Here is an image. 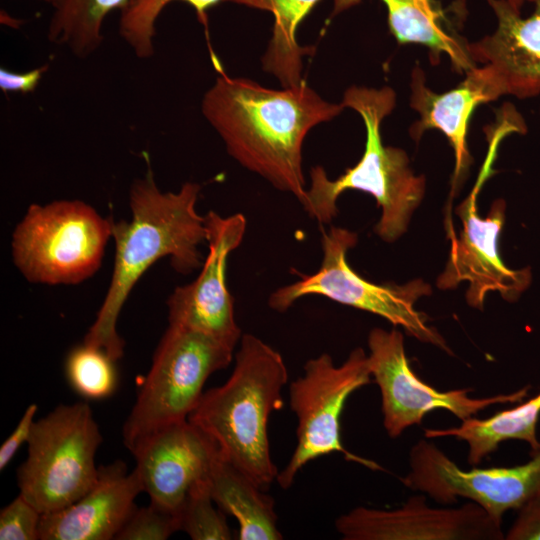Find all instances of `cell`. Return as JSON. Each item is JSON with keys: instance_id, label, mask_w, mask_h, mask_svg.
<instances>
[{"instance_id": "cell-22", "label": "cell", "mask_w": 540, "mask_h": 540, "mask_svg": "<svg viewBox=\"0 0 540 540\" xmlns=\"http://www.w3.org/2000/svg\"><path fill=\"white\" fill-rule=\"evenodd\" d=\"M319 0H224L272 13V37L262 57L265 71L275 76L282 87L303 83L302 58L311 53L296 40L299 24Z\"/></svg>"}, {"instance_id": "cell-30", "label": "cell", "mask_w": 540, "mask_h": 540, "mask_svg": "<svg viewBox=\"0 0 540 540\" xmlns=\"http://www.w3.org/2000/svg\"><path fill=\"white\" fill-rule=\"evenodd\" d=\"M38 411L37 404H30L17 426L12 433L5 439L0 447V470H4L9 462L13 459L18 449L23 443L28 442L31 435L32 427L35 422L34 418Z\"/></svg>"}, {"instance_id": "cell-6", "label": "cell", "mask_w": 540, "mask_h": 540, "mask_svg": "<svg viewBox=\"0 0 540 540\" xmlns=\"http://www.w3.org/2000/svg\"><path fill=\"white\" fill-rule=\"evenodd\" d=\"M234 349L206 333L169 324L123 424L127 449L160 428L188 420L207 379L231 363Z\"/></svg>"}, {"instance_id": "cell-9", "label": "cell", "mask_w": 540, "mask_h": 540, "mask_svg": "<svg viewBox=\"0 0 540 540\" xmlns=\"http://www.w3.org/2000/svg\"><path fill=\"white\" fill-rule=\"evenodd\" d=\"M371 382L368 355L356 348L341 365L323 353L309 359L304 374L290 384V408L296 414L297 445L286 467L276 481L288 489L298 472L310 461L334 452L373 470L377 463L356 456L342 444L340 419L348 397Z\"/></svg>"}, {"instance_id": "cell-27", "label": "cell", "mask_w": 540, "mask_h": 540, "mask_svg": "<svg viewBox=\"0 0 540 540\" xmlns=\"http://www.w3.org/2000/svg\"><path fill=\"white\" fill-rule=\"evenodd\" d=\"M180 530L178 515L150 503L137 508L117 534V540H166Z\"/></svg>"}, {"instance_id": "cell-25", "label": "cell", "mask_w": 540, "mask_h": 540, "mask_svg": "<svg viewBox=\"0 0 540 540\" xmlns=\"http://www.w3.org/2000/svg\"><path fill=\"white\" fill-rule=\"evenodd\" d=\"M115 363L102 348L85 343L75 346L65 360L68 384L84 399H107L115 393L118 386Z\"/></svg>"}, {"instance_id": "cell-7", "label": "cell", "mask_w": 540, "mask_h": 540, "mask_svg": "<svg viewBox=\"0 0 540 540\" xmlns=\"http://www.w3.org/2000/svg\"><path fill=\"white\" fill-rule=\"evenodd\" d=\"M101 442L88 403L57 406L33 424L27 458L17 470L19 493L42 514L74 503L98 480Z\"/></svg>"}, {"instance_id": "cell-17", "label": "cell", "mask_w": 540, "mask_h": 540, "mask_svg": "<svg viewBox=\"0 0 540 540\" xmlns=\"http://www.w3.org/2000/svg\"><path fill=\"white\" fill-rule=\"evenodd\" d=\"M143 491L137 471L122 461L99 467L96 484L69 506L42 514L41 540L115 539Z\"/></svg>"}, {"instance_id": "cell-28", "label": "cell", "mask_w": 540, "mask_h": 540, "mask_svg": "<svg viewBox=\"0 0 540 540\" xmlns=\"http://www.w3.org/2000/svg\"><path fill=\"white\" fill-rule=\"evenodd\" d=\"M42 513L21 493L0 512L1 540H38Z\"/></svg>"}, {"instance_id": "cell-4", "label": "cell", "mask_w": 540, "mask_h": 540, "mask_svg": "<svg viewBox=\"0 0 540 540\" xmlns=\"http://www.w3.org/2000/svg\"><path fill=\"white\" fill-rule=\"evenodd\" d=\"M355 110L366 128V142L357 164L331 180L322 166L310 171V186L300 201L306 213L320 224L336 217L337 200L346 190H359L372 195L381 207L375 233L384 241L399 238L408 227L413 211L425 192V178L415 175L403 149L385 146L381 124L395 107L396 94L390 87L380 89L351 86L340 103Z\"/></svg>"}, {"instance_id": "cell-19", "label": "cell", "mask_w": 540, "mask_h": 540, "mask_svg": "<svg viewBox=\"0 0 540 540\" xmlns=\"http://www.w3.org/2000/svg\"><path fill=\"white\" fill-rule=\"evenodd\" d=\"M388 13L391 34L399 44H419L430 51V62L438 64L447 55L455 70L466 72L475 67L468 44L452 25L449 11L435 0H382ZM361 0H333L332 16Z\"/></svg>"}, {"instance_id": "cell-29", "label": "cell", "mask_w": 540, "mask_h": 540, "mask_svg": "<svg viewBox=\"0 0 540 540\" xmlns=\"http://www.w3.org/2000/svg\"><path fill=\"white\" fill-rule=\"evenodd\" d=\"M517 517L506 533V540H540V495L517 509Z\"/></svg>"}, {"instance_id": "cell-10", "label": "cell", "mask_w": 540, "mask_h": 540, "mask_svg": "<svg viewBox=\"0 0 540 540\" xmlns=\"http://www.w3.org/2000/svg\"><path fill=\"white\" fill-rule=\"evenodd\" d=\"M504 138L501 131H493L489 138V152L479 178L470 195L456 209L463 224L462 231L456 237L453 230H449L450 253L446 268L437 279L441 289H451L468 281L467 302L479 309L487 292L498 291L505 300L514 302L531 282L528 268H508L498 252V237L505 219L504 200H496L485 218L477 212V194L491 172L498 145Z\"/></svg>"}, {"instance_id": "cell-16", "label": "cell", "mask_w": 540, "mask_h": 540, "mask_svg": "<svg viewBox=\"0 0 540 540\" xmlns=\"http://www.w3.org/2000/svg\"><path fill=\"white\" fill-rule=\"evenodd\" d=\"M465 73L463 81L442 93L426 85L425 73L419 65L411 73L410 105L420 117L411 125L410 135L415 141L429 129H437L445 135L455 156L453 190L471 164L467 133L473 112L479 105L506 95L500 77L491 66H475Z\"/></svg>"}, {"instance_id": "cell-23", "label": "cell", "mask_w": 540, "mask_h": 540, "mask_svg": "<svg viewBox=\"0 0 540 540\" xmlns=\"http://www.w3.org/2000/svg\"><path fill=\"white\" fill-rule=\"evenodd\" d=\"M131 0H53L48 39L86 58L103 42V24L115 10L122 11Z\"/></svg>"}, {"instance_id": "cell-33", "label": "cell", "mask_w": 540, "mask_h": 540, "mask_svg": "<svg viewBox=\"0 0 540 540\" xmlns=\"http://www.w3.org/2000/svg\"><path fill=\"white\" fill-rule=\"evenodd\" d=\"M44 1H46V2H48L50 4L53 2V0H44Z\"/></svg>"}, {"instance_id": "cell-18", "label": "cell", "mask_w": 540, "mask_h": 540, "mask_svg": "<svg viewBox=\"0 0 540 540\" xmlns=\"http://www.w3.org/2000/svg\"><path fill=\"white\" fill-rule=\"evenodd\" d=\"M497 18V28L468 44L474 63L491 66L506 95L520 99L540 95V0H532V13L523 17L505 0H486Z\"/></svg>"}, {"instance_id": "cell-14", "label": "cell", "mask_w": 540, "mask_h": 540, "mask_svg": "<svg viewBox=\"0 0 540 540\" xmlns=\"http://www.w3.org/2000/svg\"><path fill=\"white\" fill-rule=\"evenodd\" d=\"M345 540H502L501 523L475 502L435 508L425 495L396 509L356 507L335 521Z\"/></svg>"}, {"instance_id": "cell-11", "label": "cell", "mask_w": 540, "mask_h": 540, "mask_svg": "<svg viewBox=\"0 0 540 540\" xmlns=\"http://www.w3.org/2000/svg\"><path fill=\"white\" fill-rule=\"evenodd\" d=\"M530 456L528 462L513 467L464 470L435 444L421 439L410 451L409 473L400 480L442 505L459 497L470 499L502 523L509 509L517 510L540 495V444Z\"/></svg>"}, {"instance_id": "cell-32", "label": "cell", "mask_w": 540, "mask_h": 540, "mask_svg": "<svg viewBox=\"0 0 540 540\" xmlns=\"http://www.w3.org/2000/svg\"><path fill=\"white\" fill-rule=\"evenodd\" d=\"M516 12L521 13L526 3H532V0H505Z\"/></svg>"}, {"instance_id": "cell-13", "label": "cell", "mask_w": 540, "mask_h": 540, "mask_svg": "<svg viewBox=\"0 0 540 540\" xmlns=\"http://www.w3.org/2000/svg\"><path fill=\"white\" fill-rule=\"evenodd\" d=\"M205 225L208 254L197 278L176 287L169 296V324L206 333L236 347L242 335L225 273L230 253L243 241L246 218L241 213L223 217L209 211Z\"/></svg>"}, {"instance_id": "cell-20", "label": "cell", "mask_w": 540, "mask_h": 540, "mask_svg": "<svg viewBox=\"0 0 540 540\" xmlns=\"http://www.w3.org/2000/svg\"><path fill=\"white\" fill-rule=\"evenodd\" d=\"M214 503L238 521L240 540H280L274 500L243 472L215 456L209 472Z\"/></svg>"}, {"instance_id": "cell-12", "label": "cell", "mask_w": 540, "mask_h": 540, "mask_svg": "<svg viewBox=\"0 0 540 540\" xmlns=\"http://www.w3.org/2000/svg\"><path fill=\"white\" fill-rule=\"evenodd\" d=\"M368 364L381 393L383 425L391 438L419 425L433 410L444 409L461 421L495 404L521 402L529 386L486 398L468 396L469 389L439 391L418 378L406 357L400 331L374 328L368 336Z\"/></svg>"}, {"instance_id": "cell-1", "label": "cell", "mask_w": 540, "mask_h": 540, "mask_svg": "<svg viewBox=\"0 0 540 540\" xmlns=\"http://www.w3.org/2000/svg\"><path fill=\"white\" fill-rule=\"evenodd\" d=\"M201 110L234 160L300 202L306 192L305 137L344 107L305 82L278 90L222 73L205 92Z\"/></svg>"}, {"instance_id": "cell-8", "label": "cell", "mask_w": 540, "mask_h": 540, "mask_svg": "<svg viewBox=\"0 0 540 540\" xmlns=\"http://www.w3.org/2000/svg\"><path fill=\"white\" fill-rule=\"evenodd\" d=\"M357 240L356 233L341 227L332 226L323 232V258L319 269L276 289L268 299L270 308L285 312L302 297L323 296L381 316L393 325L401 326L419 341L451 353L439 332L427 324V316L414 307L420 297L431 293L430 286L421 279L404 285H379L361 277L346 259L348 250L356 245Z\"/></svg>"}, {"instance_id": "cell-26", "label": "cell", "mask_w": 540, "mask_h": 540, "mask_svg": "<svg viewBox=\"0 0 540 540\" xmlns=\"http://www.w3.org/2000/svg\"><path fill=\"white\" fill-rule=\"evenodd\" d=\"M209 477L189 491L179 513L180 530L193 540L232 539L225 513L213 506Z\"/></svg>"}, {"instance_id": "cell-24", "label": "cell", "mask_w": 540, "mask_h": 540, "mask_svg": "<svg viewBox=\"0 0 540 540\" xmlns=\"http://www.w3.org/2000/svg\"><path fill=\"white\" fill-rule=\"evenodd\" d=\"M190 5L201 24L207 27L208 11L224 0H131L121 11L119 34L141 59L154 54L156 22L163 10L172 2Z\"/></svg>"}, {"instance_id": "cell-5", "label": "cell", "mask_w": 540, "mask_h": 540, "mask_svg": "<svg viewBox=\"0 0 540 540\" xmlns=\"http://www.w3.org/2000/svg\"><path fill=\"white\" fill-rule=\"evenodd\" d=\"M112 221L81 200L32 204L12 234L13 262L30 282L79 284L100 268Z\"/></svg>"}, {"instance_id": "cell-31", "label": "cell", "mask_w": 540, "mask_h": 540, "mask_svg": "<svg viewBox=\"0 0 540 540\" xmlns=\"http://www.w3.org/2000/svg\"><path fill=\"white\" fill-rule=\"evenodd\" d=\"M48 66L43 65L27 72H13L1 67L0 69V89L4 93L14 92L21 94L33 93Z\"/></svg>"}, {"instance_id": "cell-15", "label": "cell", "mask_w": 540, "mask_h": 540, "mask_svg": "<svg viewBox=\"0 0 540 540\" xmlns=\"http://www.w3.org/2000/svg\"><path fill=\"white\" fill-rule=\"evenodd\" d=\"M130 452L150 503L179 516L191 488L209 477L218 448L185 420L145 436Z\"/></svg>"}, {"instance_id": "cell-21", "label": "cell", "mask_w": 540, "mask_h": 540, "mask_svg": "<svg viewBox=\"0 0 540 540\" xmlns=\"http://www.w3.org/2000/svg\"><path fill=\"white\" fill-rule=\"evenodd\" d=\"M540 416V393L522 402L515 408L503 410L495 415L478 419L462 420L458 427L448 429H425V438L455 437L468 444V462L479 464L506 440H522L535 450L540 441L537 438V423Z\"/></svg>"}, {"instance_id": "cell-3", "label": "cell", "mask_w": 540, "mask_h": 540, "mask_svg": "<svg viewBox=\"0 0 540 540\" xmlns=\"http://www.w3.org/2000/svg\"><path fill=\"white\" fill-rule=\"evenodd\" d=\"M288 371L281 354L253 334H243L234 369L221 386L203 393L188 420L217 446L220 455L267 490L277 479L268 421L282 408Z\"/></svg>"}, {"instance_id": "cell-2", "label": "cell", "mask_w": 540, "mask_h": 540, "mask_svg": "<svg viewBox=\"0 0 540 540\" xmlns=\"http://www.w3.org/2000/svg\"><path fill=\"white\" fill-rule=\"evenodd\" d=\"M200 185L185 182L177 192H162L148 167L129 192L130 220L112 221L115 245L111 281L83 343L104 349L115 361L124 354L117 321L137 281L156 261L169 257L173 269L189 274L203 265L199 246L206 241L205 216L196 203Z\"/></svg>"}]
</instances>
